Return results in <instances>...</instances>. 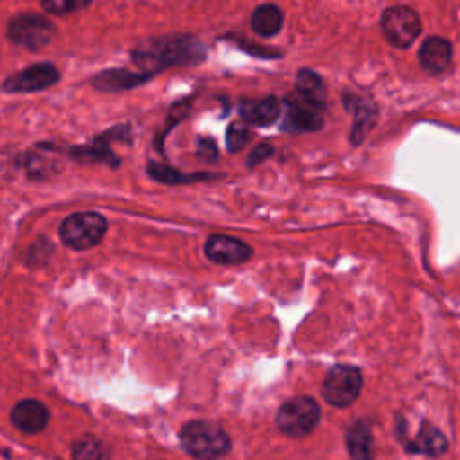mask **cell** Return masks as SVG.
<instances>
[{
	"label": "cell",
	"mask_w": 460,
	"mask_h": 460,
	"mask_svg": "<svg viewBox=\"0 0 460 460\" xmlns=\"http://www.w3.org/2000/svg\"><path fill=\"white\" fill-rule=\"evenodd\" d=\"M322 106L309 102L300 97L296 92L286 97L284 115H282V129L284 131H316L323 126V119L320 113Z\"/></svg>",
	"instance_id": "9"
},
{
	"label": "cell",
	"mask_w": 460,
	"mask_h": 460,
	"mask_svg": "<svg viewBox=\"0 0 460 460\" xmlns=\"http://www.w3.org/2000/svg\"><path fill=\"white\" fill-rule=\"evenodd\" d=\"M273 153V149H271V146H268V144H259L252 153H250V156H248V165L252 167V165H255L257 162H262L268 155H271Z\"/></svg>",
	"instance_id": "23"
},
{
	"label": "cell",
	"mask_w": 460,
	"mask_h": 460,
	"mask_svg": "<svg viewBox=\"0 0 460 460\" xmlns=\"http://www.w3.org/2000/svg\"><path fill=\"white\" fill-rule=\"evenodd\" d=\"M72 458L74 460H104L106 451L101 440L95 437H81L72 446Z\"/></svg>",
	"instance_id": "20"
},
{
	"label": "cell",
	"mask_w": 460,
	"mask_h": 460,
	"mask_svg": "<svg viewBox=\"0 0 460 460\" xmlns=\"http://www.w3.org/2000/svg\"><path fill=\"white\" fill-rule=\"evenodd\" d=\"M250 138H252V129L248 128V124H244L243 120H235L228 126L226 147L230 153H237L248 144Z\"/></svg>",
	"instance_id": "21"
},
{
	"label": "cell",
	"mask_w": 460,
	"mask_h": 460,
	"mask_svg": "<svg viewBox=\"0 0 460 460\" xmlns=\"http://www.w3.org/2000/svg\"><path fill=\"white\" fill-rule=\"evenodd\" d=\"M352 460H372L370 455V429L365 422H358L347 435Z\"/></svg>",
	"instance_id": "18"
},
{
	"label": "cell",
	"mask_w": 460,
	"mask_h": 460,
	"mask_svg": "<svg viewBox=\"0 0 460 460\" xmlns=\"http://www.w3.org/2000/svg\"><path fill=\"white\" fill-rule=\"evenodd\" d=\"M282 23H284V14L273 4H262L255 7L250 18V25L253 32L262 38H271L279 34L282 29Z\"/></svg>",
	"instance_id": "14"
},
{
	"label": "cell",
	"mask_w": 460,
	"mask_h": 460,
	"mask_svg": "<svg viewBox=\"0 0 460 460\" xmlns=\"http://www.w3.org/2000/svg\"><path fill=\"white\" fill-rule=\"evenodd\" d=\"M59 81L58 68L49 63H34L13 75H9L2 83V90L7 93H29V92H40L45 90Z\"/></svg>",
	"instance_id": "8"
},
{
	"label": "cell",
	"mask_w": 460,
	"mask_h": 460,
	"mask_svg": "<svg viewBox=\"0 0 460 460\" xmlns=\"http://www.w3.org/2000/svg\"><path fill=\"white\" fill-rule=\"evenodd\" d=\"M453 47L440 36L426 38L419 49V63L429 74H442L451 66Z\"/></svg>",
	"instance_id": "12"
},
{
	"label": "cell",
	"mask_w": 460,
	"mask_h": 460,
	"mask_svg": "<svg viewBox=\"0 0 460 460\" xmlns=\"http://www.w3.org/2000/svg\"><path fill=\"white\" fill-rule=\"evenodd\" d=\"M108 228L104 216L97 212H74L59 226L61 241L74 250H88L101 243Z\"/></svg>",
	"instance_id": "3"
},
{
	"label": "cell",
	"mask_w": 460,
	"mask_h": 460,
	"mask_svg": "<svg viewBox=\"0 0 460 460\" xmlns=\"http://www.w3.org/2000/svg\"><path fill=\"white\" fill-rule=\"evenodd\" d=\"M320 420V406L313 397H293L286 401L277 413V426L289 437L309 435Z\"/></svg>",
	"instance_id": "4"
},
{
	"label": "cell",
	"mask_w": 460,
	"mask_h": 460,
	"mask_svg": "<svg viewBox=\"0 0 460 460\" xmlns=\"http://www.w3.org/2000/svg\"><path fill=\"white\" fill-rule=\"evenodd\" d=\"M446 447H447L446 437L435 426H429V424H424L417 433V437L413 438V442L408 444L410 451L424 453V455H440Z\"/></svg>",
	"instance_id": "17"
},
{
	"label": "cell",
	"mask_w": 460,
	"mask_h": 460,
	"mask_svg": "<svg viewBox=\"0 0 460 460\" xmlns=\"http://www.w3.org/2000/svg\"><path fill=\"white\" fill-rule=\"evenodd\" d=\"M244 124L253 126H271L282 111L280 101L277 97H264L261 101H244L239 108Z\"/></svg>",
	"instance_id": "13"
},
{
	"label": "cell",
	"mask_w": 460,
	"mask_h": 460,
	"mask_svg": "<svg viewBox=\"0 0 460 460\" xmlns=\"http://www.w3.org/2000/svg\"><path fill=\"white\" fill-rule=\"evenodd\" d=\"M198 151L201 156H207V158H216L217 156V149H216V144L210 140V138H201L199 140V146H198Z\"/></svg>",
	"instance_id": "24"
},
{
	"label": "cell",
	"mask_w": 460,
	"mask_h": 460,
	"mask_svg": "<svg viewBox=\"0 0 460 460\" xmlns=\"http://www.w3.org/2000/svg\"><path fill=\"white\" fill-rule=\"evenodd\" d=\"M296 93L304 99H307L309 102L322 106L323 108V101H325V84L322 81V77L309 70V68H302L296 74Z\"/></svg>",
	"instance_id": "16"
},
{
	"label": "cell",
	"mask_w": 460,
	"mask_h": 460,
	"mask_svg": "<svg viewBox=\"0 0 460 460\" xmlns=\"http://www.w3.org/2000/svg\"><path fill=\"white\" fill-rule=\"evenodd\" d=\"M205 255L217 264H241L246 262L253 250L248 243L230 235H210L205 241Z\"/></svg>",
	"instance_id": "10"
},
{
	"label": "cell",
	"mask_w": 460,
	"mask_h": 460,
	"mask_svg": "<svg viewBox=\"0 0 460 460\" xmlns=\"http://www.w3.org/2000/svg\"><path fill=\"white\" fill-rule=\"evenodd\" d=\"M381 31L395 49H408L420 34V18L408 5H394L381 14Z\"/></svg>",
	"instance_id": "7"
},
{
	"label": "cell",
	"mask_w": 460,
	"mask_h": 460,
	"mask_svg": "<svg viewBox=\"0 0 460 460\" xmlns=\"http://www.w3.org/2000/svg\"><path fill=\"white\" fill-rule=\"evenodd\" d=\"M11 422L23 433H40L49 422V410L36 399H23L11 410Z\"/></svg>",
	"instance_id": "11"
},
{
	"label": "cell",
	"mask_w": 460,
	"mask_h": 460,
	"mask_svg": "<svg viewBox=\"0 0 460 460\" xmlns=\"http://www.w3.org/2000/svg\"><path fill=\"white\" fill-rule=\"evenodd\" d=\"M149 75L146 74H135V72H128V70H104L99 72L93 79L92 84L97 90L102 92H115V90H124V88H133L144 81H147Z\"/></svg>",
	"instance_id": "15"
},
{
	"label": "cell",
	"mask_w": 460,
	"mask_h": 460,
	"mask_svg": "<svg viewBox=\"0 0 460 460\" xmlns=\"http://www.w3.org/2000/svg\"><path fill=\"white\" fill-rule=\"evenodd\" d=\"M56 34V27L41 14L23 13L14 16L7 25V36L14 45L29 50H40L47 47Z\"/></svg>",
	"instance_id": "6"
},
{
	"label": "cell",
	"mask_w": 460,
	"mask_h": 460,
	"mask_svg": "<svg viewBox=\"0 0 460 460\" xmlns=\"http://www.w3.org/2000/svg\"><path fill=\"white\" fill-rule=\"evenodd\" d=\"M183 449L199 460H216L230 449V438L223 428L207 420H190L180 431Z\"/></svg>",
	"instance_id": "2"
},
{
	"label": "cell",
	"mask_w": 460,
	"mask_h": 460,
	"mask_svg": "<svg viewBox=\"0 0 460 460\" xmlns=\"http://www.w3.org/2000/svg\"><path fill=\"white\" fill-rule=\"evenodd\" d=\"M363 385V376L361 370L354 365H334L331 370L325 374L323 385H322V394L323 399L332 404V406H349L352 404Z\"/></svg>",
	"instance_id": "5"
},
{
	"label": "cell",
	"mask_w": 460,
	"mask_h": 460,
	"mask_svg": "<svg viewBox=\"0 0 460 460\" xmlns=\"http://www.w3.org/2000/svg\"><path fill=\"white\" fill-rule=\"evenodd\" d=\"M201 41L192 36H165L142 43L133 50V61L146 72L155 74L171 65H190L203 59Z\"/></svg>",
	"instance_id": "1"
},
{
	"label": "cell",
	"mask_w": 460,
	"mask_h": 460,
	"mask_svg": "<svg viewBox=\"0 0 460 460\" xmlns=\"http://www.w3.org/2000/svg\"><path fill=\"white\" fill-rule=\"evenodd\" d=\"M147 172L151 178L162 181V183H183V181H196V180H205V178H210L207 174H180V171L169 167V165H164L160 162H149L147 164Z\"/></svg>",
	"instance_id": "19"
},
{
	"label": "cell",
	"mask_w": 460,
	"mask_h": 460,
	"mask_svg": "<svg viewBox=\"0 0 460 460\" xmlns=\"http://www.w3.org/2000/svg\"><path fill=\"white\" fill-rule=\"evenodd\" d=\"M90 4L88 2H79V0H50V2H43L41 7L50 13V14H68V13H74V11H79V9H84L88 7Z\"/></svg>",
	"instance_id": "22"
}]
</instances>
